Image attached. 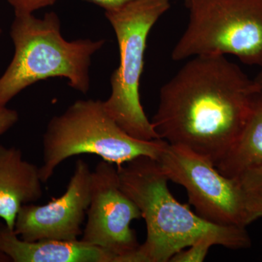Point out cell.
<instances>
[{
	"instance_id": "6da1fadb",
	"label": "cell",
	"mask_w": 262,
	"mask_h": 262,
	"mask_svg": "<svg viewBox=\"0 0 262 262\" xmlns=\"http://www.w3.org/2000/svg\"><path fill=\"white\" fill-rule=\"evenodd\" d=\"M260 90L226 56H194L160 89L151 123L160 139L215 166L238 140Z\"/></svg>"
},
{
	"instance_id": "7a4b0ae2",
	"label": "cell",
	"mask_w": 262,
	"mask_h": 262,
	"mask_svg": "<svg viewBox=\"0 0 262 262\" xmlns=\"http://www.w3.org/2000/svg\"><path fill=\"white\" fill-rule=\"evenodd\" d=\"M117 168L122 190L145 221L146 241L137 251L140 262L170 261L176 253L203 239L229 249L251 247L246 228L215 225L179 203L158 160L141 156Z\"/></svg>"
},
{
	"instance_id": "3957f363",
	"label": "cell",
	"mask_w": 262,
	"mask_h": 262,
	"mask_svg": "<svg viewBox=\"0 0 262 262\" xmlns=\"http://www.w3.org/2000/svg\"><path fill=\"white\" fill-rule=\"evenodd\" d=\"M15 15L10 29L15 53L0 77V106H6L26 88L53 77L66 78L72 89L87 94L91 58L103 47L104 39L66 40L54 12L42 18Z\"/></svg>"
},
{
	"instance_id": "277c9868",
	"label": "cell",
	"mask_w": 262,
	"mask_h": 262,
	"mask_svg": "<svg viewBox=\"0 0 262 262\" xmlns=\"http://www.w3.org/2000/svg\"><path fill=\"white\" fill-rule=\"evenodd\" d=\"M41 180L47 183L66 160L96 155L120 166L141 156L158 160L166 145L162 139L143 141L127 134L108 115L101 100H79L53 117L43 136Z\"/></svg>"
},
{
	"instance_id": "5b68a950",
	"label": "cell",
	"mask_w": 262,
	"mask_h": 262,
	"mask_svg": "<svg viewBox=\"0 0 262 262\" xmlns=\"http://www.w3.org/2000/svg\"><path fill=\"white\" fill-rule=\"evenodd\" d=\"M170 8V0H133L105 12L116 34L120 63L112 75L111 94L103 104L115 121L139 140L160 139L141 104L140 81L148 35Z\"/></svg>"
},
{
	"instance_id": "8992f818",
	"label": "cell",
	"mask_w": 262,
	"mask_h": 262,
	"mask_svg": "<svg viewBox=\"0 0 262 262\" xmlns=\"http://www.w3.org/2000/svg\"><path fill=\"white\" fill-rule=\"evenodd\" d=\"M189 22L171 53L183 61L232 55L262 67V0H186Z\"/></svg>"
},
{
	"instance_id": "52a82bcc",
	"label": "cell",
	"mask_w": 262,
	"mask_h": 262,
	"mask_svg": "<svg viewBox=\"0 0 262 262\" xmlns=\"http://www.w3.org/2000/svg\"><path fill=\"white\" fill-rule=\"evenodd\" d=\"M157 160L168 180L186 189L196 214L208 222L246 228L261 218L238 177H226L206 158L167 143Z\"/></svg>"
},
{
	"instance_id": "ba28073f",
	"label": "cell",
	"mask_w": 262,
	"mask_h": 262,
	"mask_svg": "<svg viewBox=\"0 0 262 262\" xmlns=\"http://www.w3.org/2000/svg\"><path fill=\"white\" fill-rule=\"evenodd\" d=\"M115 165L101 160L91 174V202L81 241L113 253L117 262H139L140 244L130 224L142 215L122 190Z\"/></svg>"
},
{
	"instance_id": "9c48e42d",
	"label": "cell",
	"mask_w": 262,
	"mask_h": 262,
	"mask_svg": "<svg viewBox=\"0 0 262 262\" xmlns=\"http://www.w3.org/2000/svg\"><path fill=\"white\" fill-rule=\"evenodd\" d=\"M91 174L83 160L76 162L66 192L46 205H24L15 220L14 232L29 242L45 239L76 241L82 234L91 202Z\"/></svg>"
},
{
	"instance_id": "30bf717a",
	"label": "cell",
	"mask_w": 262,
	"mask_h": 262,
	"mask_svg": "<svg viewBox=\"0 0 262 262\" xmlns=\"http://www.w3.org/2000/svg\"><path fill=\"white\" fill-rule=\"evenodd\" d=\"M0 250L13 262H117L113 253L81 239L24 241L5 223H0Z\"/></svg>"
},
{
	"instance_id": "8fae6325",
	"label": "cell",
	"mask_w": 262,
	"mask_h": 262,
	"mask_svg": "<svg viewBox=\"0 0 262 262\" xmlns=\"http://www.w3.org/2000/svg\"><path fill=\"white\" fill-rule=\"evenodd\" d=\"M42 182L39 168L23 158L18 148L0 144V218L14 231L20 208L40 199Z\"/></svg>"
},
{
	"instance_id": "7c38bea8",
	"label": "cell",
	"mask_w": 262,
	"mask_h": 262,
	"mask_svg": "<svg viewBox=\"0 0 262 262\" xmlns=\"http://www.w3.org/2000/svg\"><path fill=\"white\" fill-rule=\"evenodd\" d=\"M262 167V89L255 96L251 113L242 134L225 158L215 165L228 177Z\"/></svg>"
},
{
	"instance_id": "4fadbf2b",
	"label": "cell",
	"mask_w": 262,
	"mask_h": 262,
	"mask_svg": "<svg viewBox=\"0 0 262 262\" xmlns=\"http://www.w3.org/2000/svg\"><path fill=\"white\" fill-rule=\"evenodd\" d=\"M237 177L258 209L262 212V167L249 169Z\"/></svg>"
},
{
	"instance_id": "5bb4252c",
	"label": "cell",
	"mask_w": 262,
	"mask_h": 262,
	"mask_svg": "<svg viewBox=\"0 0 262 262\" xmlns=\"http://www.w3.org/2000/svg\"><path fill=\"white\" fill-rule=\"evenodd\" d=\"M215 246L208 239H203L179 251L170 258V262H202L206 259L208 251Z\"/></svg>"
},
{
	"instance_id": "9a60e30c",
	"label": "cell",
	"mask_w": 262,
	"mask_h": 262,
	"mask_svg": "<svg viewBox=\"0 0 262 262\" xmlns=\"http://www.w3.org/2000/svg\"><path fill=\"white\" fill-rule=\"evenodd\" d=\"M57 0H8L15 10V15L32 14L35 10L53 5Z\"/></svg>"
},
{
	"instance_id": "2e32d148",
	"label": "cell",
	"mask_w": 262,
	"mask_h": 262,
	"mask_svg": "<svg viewBox=\"0 0 262 262\" xmlns=\"http://www.w3.org/2000/svg\"><path fill=\"white\" fill-rule=\"evenodd\" d=\"M18 118V114L15 110L0 106V136L14 126Z\"/></svg>"
},
{
	"instance_id": "e0dca14e",
	"label": "cell",
	"mask_w": 262,
	"mask_h": 262,
	"mask_svg": "<svg viewBox=\"0 0 262 262\" xmlns=\"http://www.w3.org/2000/svg\"><path fill=\"white\" fill-rule=\"evenodd\" d=\"M94 4L103 8L106 11H112L119 9L125 5L128 4L133 0H88Z\"/></svg>"
},
{
	"instance_id": "ac0fdd59",
	"label": "cell",
	"mask_w": 262,
	"mask_h": 262,
	"mask_svg": "<svg viewBox=\"0 0 262 262\" xmlns=\"http://www.w3.org/2000/svg\"><path fill=\"white\" fill-rule=\"evenodd\" d=\"M11 261V260L10 259V258L5 254V253H3V251L0 250V262H9Z\"/></svg>"
},
{
	"instance_id": "d6986e66",
	"label": "cell",
	"mask_w": 262,
	"mask_h": 262,
	"mask_svg": "<svg viewBox=\"0 0 262 262\" xmlns=\"http://www.w3.org/2000/svg\"><path fill=\"white\" fill-rule=\"evenodd\" d=\"M254 80H256V82L259 84L260 87L262 89V70L258 74V75L256 76Z\"/></svg>"
},
{
	"instance_id": "ffe728a7",
	"label": "cell",
	"mask_w": 262,
	"mask_h": 262,
	"mask_svg": "<svg viewBox=\"0 0 262 262\" xmlns=\"http://www.w3.org/2000/svg\"><path fill=\"white\" fill-rule=\"evenodd\" d=\"M1 34H2V29H0V37H1Z\"/></svg>"
},
{
	"instance_id": "44dd1931",
	"label": "cell",
	"mask_w": 262,
	"mask_h": 262,
	"mask_svg": "<svg viewBox=\"0 0 262 262\" xmlns=\"http://www.w3.org/2000/svg\"><path fill=\"white\" fill-rule=\"evenodd\" d=\"M185 1H186V0H184V2H185Z\"/></svg>"
}]
</instances>
